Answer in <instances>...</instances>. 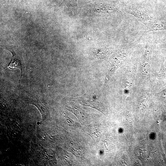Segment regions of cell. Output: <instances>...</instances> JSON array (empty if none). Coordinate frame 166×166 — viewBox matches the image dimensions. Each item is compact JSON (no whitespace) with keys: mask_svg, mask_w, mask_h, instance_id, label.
Masks as SVG:
<instances>
[{"mask_svg":"<svg viewBox=\"0 0 166 166\" xmlns=\"http://www.w3.org/2000/svg\"><path fill=\"white\" fill-rule=\"evenodd\" d=\"M70 98L76 103L94 108L104 113V107L101 101L95 97L85 94Z\"/></svg>","mask_w":166,"mask_h":166,"instance_id":"obj_1","label":"cell"},{"mask_svg":"<svg viewBox=\"0 0 166 166\" xmlns=\"http://www.w3.org/2000/svg\"><path fill=\"white\" fill-rule=\"evenodd\" d=\"M66 107L67 109L75 115L81 123L84 122L87 117V115L85 112L76 103H70Z\"/></svg>","mask_w":166,"mask_h":166,"instance_id":"obj_2","label":"cell"},{"mask_svg":"<svg viewBox=\"0 0 166 166\" xmlns=\"http://www.w3.org/2000/svg\"><path fill=\"white\" fill-rule=\"evenodd\" d=\"M12 53L13 55L12 60L6 68H8L11 69H19L21 70L22 75L24 71V68L21 59L14 52H12Z\"/></svg>","mask_w":166,"mask_h":166,"instance_id":"obj_3","label":"cell"},{"mask_svg":"<svg viewBox=\"0 0 166 166\" xmlns=\"http://www.w3.org/2000/svg\"><path fill=\"white\" fill-rule=\"evenodd\" d=\"M126 11L132 14L142 22L152 20L146 13L140 10L131 9H127Z\"/></svg>","mask_w":166,"mask_h":166,"instance_id":"obj_4","label":"cell"},{"mask_svg":"<svg viewBox=\"0 0 166 166\" xmlns=\"http://www.w3.org/2000/svg\"><path fill=\"white\" fill-rule=\"evenodd\" d=\"M85 128L86 132L93 139H97L100 136L101 128L99 125H90L87 126Z\"/></svg>","mask_w":166,"mask_h":166,"instance_id":"obj_5","label":"cell"},{"mask_svg":"<svg viewBox=\"0 0 166 166\" xmlns=\"http://www.w3.org/2000/svg\"><path fill=\"white\" fill-rule=\"evenodd\" d=\"M148 31L166 30V23L159 22L153 23L148 26Z\"/></svg>","mask_w":166,"mask_h":166,"instance_id":"obj_6","label":"cell"},{"mask_svg":"<svg viewBox=\"0 0 166 166\" xmlns=\"http://www.w3.org/2000/svg\"><path fill=\"white\" fill-rule=\"evenodd\" d=\"M77 0H64V2L69 9V10L76 13L77 10Z\"/></svg>","mask_w":166,"mask_h":166,"instance_id":"obj_7","label":"cell"}]
</instances>
